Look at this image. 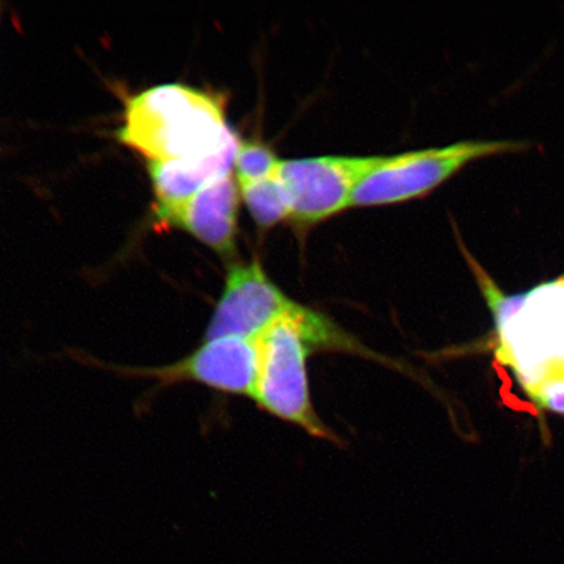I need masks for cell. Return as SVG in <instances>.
<instances>
[{
    "instance_id": "obj_1",
    "label": "cell",
    "mask_w": 564,
    "mask_h": 564,
    "mask_svg": "<svg viewBox=\"0 0 564 564\" xmlns=\"http://www.w3.org/2000/svg\"><path fill=\"white\" fill-rule=\"evenodd\" d=\"M456 237L490 310L498 361L511 369L527 397L564 379V276L524 293L506 294L458 232Z\"/></svg>"
},
{
    "instance_id": "obj_2",
    "label": "cell",
    "mask_w": 564,
    "mask_h": 564,
    "mask_svg": "<svg viewBox=\"0 0 564 564\" xmlns=\"http://www.w3.org/2000/svg\"><path fill=\"white\" fill-rule=\"evenodd\" d=\"M259 365L252 398L280 420L294 423L316 438L334 441L335 434L315 412L310 394L307 358L316 349L368 355L326 315L301 305L297 312L257 336Z\"/></svg>"
},
{
    "instance_id": "obj_3",
    "label": "cell",
    "mask_w": 564,
    "mask_h": 564,
    "mask_svg": "<svg viewBox=\"0 0 564 564\" xmlns=\"http://www.w3.org/2000/svg\"><path fill=\"white\" fill-rule=\"evenodd\" d=\"M119 139L151 162L237 150L217 97L169 84L133 97Z\"/></svg>"
},
{
    "instance_id": "obj_4",
    "label": "cell",
    "mask_w": 564,
    "mask_h": 564,
    "mask_svg": "<svg viewBox=\"0 0 564 564\" xmlns=\"http://www.w3.org/2000/svg\"><path fill=\"white\" fill-rule=\"evenodd\" d=\"M527 140H465L442 148H429L386 156L352 195L350 208L403 203L433 192L469 162L496 154L529 150Z\"/></svg>"
},
{
    "instance_id": "obj_5",
    "label": "cell",
    "mask_w": 564,
    "mask_h": 564,
    "mask_svg": "<svg viewBox=\"0 0 564 564\" xmlns=\"http://www.w3.org/2000/svg\"><path fill=\"white\" fill-rule=\"evenodd\" d=\"M386 156H321L282 160L280 176L291 200L295 228L314 225L350 208L352 195Z\"/></svg>"
},
{
    "instance_id": "obj_6",
    "label": "cell",
    "mask_w": 564,
    "mask_h": 564,
    "mask_svg": "<svg viewBox=\"0 0 564 564\" xmlns=\"http://www.w3.org/2000/svg\"><path fill=\"white\" fill-rule=\"evenodd\" d=\"M301 303L281 291L258 260L231 264L204 341L257 337L273 323L297 312Z\"/></svg>"
},
{
    "instance_id": "obj_7",
    "label": "cell",
    "mask_w": 564,
    "mask_h": 564,
    "mask_svg": "<svg viewBox=\"0 0 564 564\" xmlns=\"http://www.w3.org/2000/svg\"><path fill=\"white\" fill-rule=\"evenodd\" d=\"M259 365L257 337L207 340L178 362L161 368L117 369L127 376L156 380L160 387L195 382L214 390L252 398Z\"/></svg>"
},
{
    "instance_id": "obj_8",
    "label": "cell",
    "mask_w": 564,
    "mask_h": 564,
    "mask_svg": "<svg viewBox=\"0 0 564 564\" xmlns=\"http://www.w3.org/2000/svg\"><path fill=\"white\" fill-rule=\"evenodd\" d=\"M241 200L238 182L230 173L209 183L176 212L178 225L225 259L237 256L238 209Z\"/></svg>"
},
{
    "instance_id": "obj_9",
    "label": "cell",
    "mask_w": 564,
    "mask_h": 564,
    "mask_svg": "<svg viewBox=\"0 0 564 564\" xmlns=\"http://www.w3.org/2000/svg\"><path fill=\"white\" fill-rule=\"evenodd\" d=\"M237 151L238 148L181 160L151 162L150 173L160 220L172 224L183 204L209 183L232 173Z\"/></svg>"
},
{
    "instance_id": "obj_10",
    "label": "cell",
    "mask_w": 564,
    "mask_h": 564,
    "mask_svg": "<svg viewBox=\"0 0 564 564\" xmlns=\"http://www.w3.org/2000/svg\"><path fill=\"white\" fill-rule=\"evenodd\" d=\"M252 220L259 229L268 230L291 218V200L279 171L267 178L239 187Z\"/></svg>"
},
{
    "instance_id": "obj_11",
    "label": "cell",
    "mask_w": 564,
    "mask_h": 564,
    "mask_svg": "<svg viewBox=\"0 0 564 564\" xmlns=\"http://www.w3.org/2000/svg\"><path fill=\"white\" fill-rule=\"evenodd\" d=\"M281 162L271 147L258 141H239L235 159L238 186L251 185L276 173Z\"/></svg>"
},
{
    "instance_id": "obj_12",
    "label": "cell",
    "mask_w": 564,
    "mask_h": 564,
    "mask_svg": "<svg viewBox=\"0 0 564 564\" xmlns=\"http://www.w3.org/2000/svg\"><path fill=\"white\" fill-rule=\"evenodd\" d=\"M528 398L541 411L564 415V379L542 386Z\"/></svg>"
}]
</instances>
